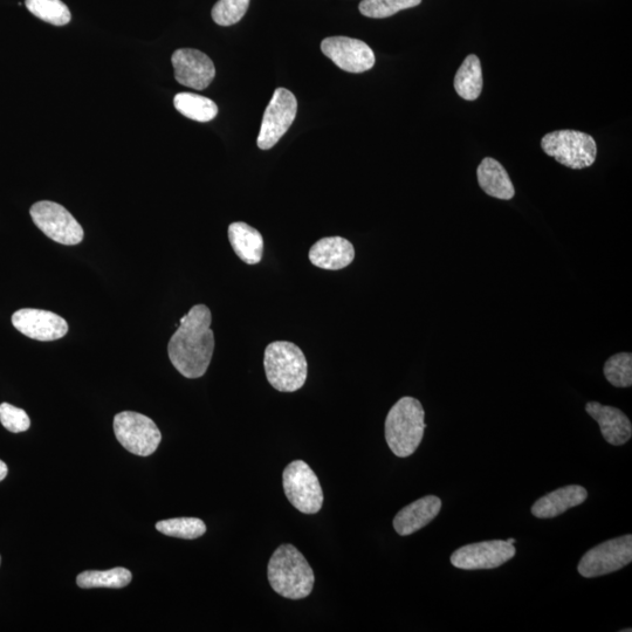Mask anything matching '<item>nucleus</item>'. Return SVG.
Here are the masks:
<instances>
[{"label":"nucleus","instance_id":"1","mask_svg":"<svg viewBox=\"0 0 632 632\" xmlns=\"http://www.w3.org/2000/svg\"><path fill=\"white\" fill-rule=\"evenodd\" d=\"M212 314L205 305L192 307L169 341L171 363L187 379H199L208 370L215 350Z\"/></svg>","mask_w":632,"mask_h":632},{"label":"nucleus","instance_id":"2","mask_svg":"<svg viewBox=\"0 0 632 632\" xmlns=\"http://www.w3.org/2000/svg\"><path fill=\"white\" fill-rule=\"evenodd\" d=\"M267 576L274 592L288 600H302L311 595L315 576L305 556L293 545L280 546L273 553Z\"/></svg>","mask_w":632,"mask_h":632},{"label":"nucleus","instance_id":"3","mask_svg":"<svg viewBox=\"0 0 632 632\" xmlns=\"http://www.w3.org/2000/svg\"><path fill=\"white\" fill-rule=\"evenodd\" d=\"M424 417L423 405L414 397H403L390 409L384 429L389 449L395 456L414 455L427 429Z\"/></svg>","mask_w":632,"mask_h":632},{"label":"nucleus","instance_id":"4","mask_svg":"<svg viewBox=\"0 0 632 632\" xmlns=\"http://www.w3.org/2000/svg\"><path fill=\"white\" fill-rule=\"evenodd\" d=\"M264 367L267 381L280 393H294L305 386L308 364L304 352L288 341H276L266 347Z\"/></svg>","mask_w":632,"mask_h":632},{"label":"nucleus","instance_id":"5","mask_svg":"<svg viewBox=\"0 0 632 632\" xmlns=\"http://www.w3.org/2000/svg\"><path fill=\"white\" fill-rule=\"evenodd\" d=\"M542 150L562 166L574 170L592 167L597 146L592 136L576 130H558L542 137Z\"/></svg>","mask_w":632,"mask_h":632},{"label":"nucleus","instance_id":"6","mask_svg":"<svg viewBox=\"0 0 632 632\" xmlns=\"http://www.w3.org/2000/svg\"><path fill=\"white\" fill-rule=\"evenodd\" d=\"M114 432L123 448L141 457L153 455L162 441L153 419L139 412L123 411L116 415Z\"/></svg>","mask_w":632,"mask_h":632},{"label":"nucleus","instance_id":"7","mask_svg":"<svg viewBox=\"0 0 632 632\" xmlns=\"http://www.w3.org/2000/svg\"><path fill=\"white\" fill-rule=\"evenodd\" d=\"M286 498L297 510L304 514H316L324 505L319 478L309 465L295 460L287 465L283 473Z\"/></svg>","mask_w":632,"mask_h":632},{"label":"nucleus","instance_id":"8","mask_svg":"<svg viewBox=\"0 0 632 632\" xmlns=\"http://www.w3.org/2000/svg\"><path fill=\"white\" fill-rule=\"evenodd\" d=\"M30 214L38 229L53 242L78 245L84 239L81 225L63 205L50 201L38 202L33 204Z\"/></svg>","mask_w":632,"mask_h":632},{"label":"nucleus","instance_id":"9","mask_svg":"<svg viewBox=\"0 0 632 632\" xmlns=\"http://www.w3.org/2000/svg\"><path fill=\"white\" fill-rule=\"evenodd\" d=\"M298 113V101L286 88H277L264 113L258 136V147L270 150L291 128Z\"/></svg>","mask_w":632,"mask_h":632},{"label":"nucleus","instance_id":"10","mask_svg":"<svg viewBox=\"0 0 632 632\" xmlns=\"http://www.w3.org/2000/svg\"><path fill=\"white\" fill-rule=\"evenodd\" d=\"M632 560V535L608 540L590 549L579 563V573L586 579L608 575L630 565Z\"/></svg>","mask_w":632,"mask_h":632},{"label":"nucleus","instance_id":"11","mask_svg":"<svg viewBox=\"0 0 632 632\" xmlns=\"http://www.w3.org/2000/svg\"><path fill=\"white\" fill-rule=\"evenodd\" d=\"M321 51L342 71L348 73L367 72L372 70L376 63L372 48L359 39L326 38L321 43Z\"/></svg>","mask_w":632,"mask_h":632},{"label":"nucleus","instance_id":"12","mask_svg":"<svg viewBox=\"0 0 632 632\" xmlns=\"http://www.w3.org/2000/svg\"><path fill=\"white\" fill-rule=\"evenodd\" d=\"M515 553V547L507 541H484L457 549L451 563L464 570L494 569L513 559Z\"/></svg>","mask_w":632,"mask_h":632},{"label":"nucleus","instance_id":"13","mask_svg":"<svg viewBox=\"0 0 632 632\" xmlns=\"http://www.w3.org/2000/svg\"><path fill=\"white\" fill-rule=\"evenodd\" d=\"M178 84L197 91L208 88L216 77V68L205 53L192 48H181L171 58Z\"/></svg>","mask_w":632,"mask_h":632},{"label":"nucleus","instance_id":"14","mask_svg":"<svg viewBox=\"0 0 632 632\" xmlns=\"http://www.w3.org/2000/svg\"><path fill=\"white\" fill-rule=\"evenodd\" d=\"M12 324L27 338L37 341H56L63 339L68 332V324L56 313L41 309H19L12 315Z\"/></svg>","mask_w":632,"mask_h":632},{"label":"nucleus","instance_id":"15","mask_svg":"<svg viewBox=\"0 0 632 632\" xmlns=\"http://www.w3.org/2000/svg\"><path fill=\"white\" fill-rule=\"evenodd\" d=\"M311 263L319 269L339 271L353 263L355 249L349 240L342 237H326L318 240L309 250Z\"/></svg>","mask_w":632,"mask_h":632},{"label":"nucleus","instance_id":"16","mask_svg":"<svg viewBox=\"0 0 632 632\" xmlns=\"http://www.w3.org/2000/svg\"><path fill=\"white\" fill-rule=\"evenodd\" d=\"M586 411L599 423L602 436L609 444L621 446L630 441L632 424L623 411L597 402L587 403Z\"/></svg>","mask_w":632,"mask_h":632},{"label":"nucleus","instance_id":"17","mask_svg":"<svg viewBox=\"0 0 632 632\" xmlns=\"http://www.w3.org/2000/svg\"><path fill=\"white\" fill-rule=\"evenodd\" d=\"M442 510V500L436 496L418 499L404 507L394 519L395 531L401 537H408L429 525Z\"/></svg>","mask_w":632,"mask_h":632},{"label":"nucleus","instance_id":"18","mask_svg":"<svg viewBox=\"0 0 632 632\" xmlns=\"http://www.w3.org/2000/svg\"><path fill=\"white\" fill-rule=\"evenodd\" d=\"M588 498L585 487L579 485H569L561 489L546 494L532 506L534 517L539 519H552L559 517L570 508L580 506Z\"/></svg>","mask_w":632,"mask_h":632},{"label":"nucleus","instance_id":"19","mask_svg":"<svg viewBox=\"0 0 632 632\" xmlns=\"http://www.w3.org/2000/svg\"><path fill=\"white\" fill-rule=\"evenodd\" d=\"M229 239L233 251L247 265H257L263 259L264 239L251 225L236 222L229 226Z\"/></svg>","mask_w":632,"mask_h":632},{"label":"nucleus","instance_id":"20","mask_svg":"<svg viewBox=\"0 0 632 632\" xmlns=\"http://www.w3.org/2000/svg\"><path fill=\"white\" fill-rule=\"evenodd\" d=\"M478 183L485 194L510 201L515 195L514 185L507 171L492 157H486L477 170Z\"/></svg>","mask_w":632,"mask_h":632},{"label":"nucleus","instance_id":"21","mask_svg":"<svg viewBox=\"0 0 632 632\" xmlns=\"http://www.w3.org/2000/svg\"><path fill=\"white\" fill-rule=\"evenodd\" d=\"M483 71L480 60L474 54L467 57L455 78V89L460 98L477 100L483 91Z\"/></svg>","mask_w":632,"mask_h":632},{"label":"nucleus","instance_id":"22","mask_svg":"<svg viewBox=\"0 0 632 632\" xmlns=\"http://www.w3.org/2000/svg\"><path fill=\"white\" fill-rule=\"evenodd\" d=\"M174 105L185 118L197 122H209L218 114V107L214 101L194 93L177 94Z\"/></svg>","mask_w":632,"mask_h":632},{"label":"nucleus","instance_id":"23","mask_svg":"<svg viewBox=\"0 0 632 632\" xmlns=\"http://www.w3.org/2000/svg\"><path fill=\"white\" fill-rule=\"evenodd\" d=\"M133 575L128 569L118 567L105 572L99 570H87L77 577L78 586L82 589L93 588H109L121 589L125 588L132 582Z\"/></svg>","mask_w":632,"mask_h":632},{"label":"nucleus","instance_id":"24","mask_svg":"<svg viewBox=\"0 0 632 632\" xmlns=\"http://www.w3.org/2000/svg\"><path fill=\"white\" fill-rule=\"evenodd\" d=\"M27 10L48 24L65 26L71 22L70 9L61 0H26Z\"/></svg>","mask_w":632,"mask_h":632},{"label":"nucleus","instance_id":"25","mask_svg":"<svg viewBox=\"0 0 632 632\" xmlns=\"http://www.w3.org/2000/svg\"><path fill=\"white\" fill-rule=\"evenodd\" d=\"M156 530L167 537L195 540L203 537L206 525L198 518H175L158 521Z\"/></svg>","mask_w":632,"mask_h":632},{"label":"nucleus","instance_id":"26","mask_svg":"<svg viewBox=\"0 0 632 632\" xmlns=\"http://www.w3.org/2000/svg\"><path fill=\"white\" fill-rule=\"evenodd\" d=\"M604 376L616 388H630L632 386V355L620 353L611 356L604 364Z\"/></svg>","mask_w":632,"mask_h":632},{"label":"nucleus","instance_id":"27","mask_svg":"<svg viewBox=\"0 0 632 632\" xmlns=\"http://www.w3.org/2000/svg\"><path fill=\"white\" fill-rule=\"evenodd\" d=\"M421 3L422 0H363L360 12L368 18L384 19L397 12L416 8Z\"/></svg>","mask_w":632,"mask_h":632},{"label":"nucleus","instance_id":"28","mask_svg":"<svg viewBox=\"0 0 632 632\" xmlns=\"http://www.w3.org/2000/svg\"><path fill=\"white\" fill-rule=\"evenodd\" d=\"M251 0H218L211 16L219 26L235 25L242 20Z\"/></svg>","mask_w":632,"mask_h":632},{"label":"nucleus","instance_id":"29","mask_svg":"<svg viewBox=\"0 0 632 632\" xmlns=\"http://www.w3.org/2000/svg\"><path fill=\"white\" fill-rule=\"evenodd\" d=\"M0 422L3 427L13 434H19L30 429L31 421L23 409L13 407L9 403L0 404Z\"/></svg>","mask_w":632,"mask_h":632},{"label":"nucleus","instance_id":"30","mask_svg":"<svg viewBox=\"0 0 632 632\" xmlns=\"http://www.w3.org/2000/svg\"><path fill=\"white\" fill-rule=\"evenodd\" d=\"M6 476H8V465H6L3 460H0V482H2Z\"/></svg>","mask_w":632,"mask_h":632},{"label":"nucleus","instance_id":"31","mask_svg":"<svg viewBox=\"0 0 632 632\" xmlns=\"http://www.w3.org/2000/svg\"><path fill=\"white\" fill-rule=\"evenodd\" d=\"M506 541H507V544H510V545H514L515 544V539H508Z\"/></svg>","mask_w":632,"mask_h":632},{"label":"nucleus","instance_id":"32","mask_svg":"<svg viewBox=\"0 0 632 632\" xmlns=\"http://www.w3.org/2000/svg\"><path fill=\"white\" fill-rule=\"evenodd\" d=\"M622 631H624V632H627V631L631 632V629H625V630H622Z\"/></svg>","mask_w":632,"mask_h":632},{"label":"nucleus","instance_id":"33","mask_svg":"<svg viewBox=\"0 0 632 632\" xmlns=\"http://www.w3.org/2000/svg\"><path fill=\"white\" fill-rule=\"evenodd\" d=\"M0 563H2V558H0Z\"/></svg>","mask_w":632,"mask_h":632}]
</instances>
